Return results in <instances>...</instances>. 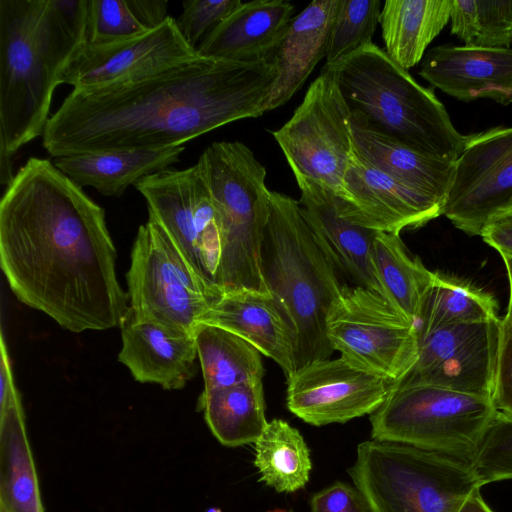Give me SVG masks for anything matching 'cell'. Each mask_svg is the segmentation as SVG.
Returning <instances> with one entry per match:
<instances>
[{
	"instance_id": "obj_1",
	"label": "cell",
	"mask_w": 512,
	"mask_h": 512,
	"mask_svg": "<svg viewBox=\"0 0 512 512\" xmlns=\"http://www.w3.org/2000/svg\"><path fill=\"white\" fill-rule=\"evenodd\" d=\"M104 210L48 159L31 157L0 202V262L17 298L74 333L120 326L129 296Z\"/></svg>"
},
{
	"instance_id": "obj_2",
	"label": "cell",
	"mask_w": 512,
	"mask_h": 512,
	"mask_svg": "<svg viewBox=\"0 0 512 512\" xmlns=\"http://www.w3.org/2000/svg\"><path fill=\"white\" fill-rule=\"evenodd\" d=\"M275 56L253 62L197 58L137 80L73 89L50 117L43 146L53 157L159 149L263 114Z\"/></svg>"
},
{
	"instance_id": "obj_3",
	"label": "cell",
	"mask_w": 512,
	"mask_h": 512,
	"mask_svg": "<svg viewBox=\"0 0 512 512\" xmlns=\"http://www.w3.org/2000/svg\"><path fill=\"white\" fill-rule=\"evenodd\" d=\"M89 0H0V154L42 136L55 88L87 42Z\"/></svg>"
},
{
	"instance_id": "obj_4",
	"label": "cell",
	"mask_w": 512,
	"mask_h": 512,
	"mask_svg": "<svg viewBox=\"0 0 512 512\" xmlns=\"http://www.w3.org/2000/svg\"><path fill=\"white\" fill-rule=\"evenodd\" d=\"M261 272L268 292L296 341V370L335 351L326 320L348 286L310 229L294 198L270 193L261 246Z\"/></svg>"
},
{
	"instance_id": "obj_5",
	"label": "cell",
	"mask_w": 512,
	"mask_h": 512,
	"mask_svg": "<svg viewBox=\"0 0 512 512\" xmlns=\"http://www.w3.org/2000/svg\"><path fill=\"white\" fill-rule=\"evenodd\" d=\"M323 68L365 125L422 154L455 161L466 136L432 89L420 85L373 42Z\"/></svg>"
},
{
	"instance_id": "obj_6",
	"label": "cell",
	"mask_w": 512,
	"mask_h": 512,
	"mask_svg": "<svg viewBox=\"0 0 512 512\" xmlns=\"http://www.w3.org/2000/svg\"><path fill=\"white\" fill-rule=\"evenodd\" d=\"M196 164L210 190L220 233L216 288L220 294L245 289L270 295L261 272L271 193L265 167L238 141L213 142Z\"/></svg>"
},
{
	"instance_id": "obj_7",
	"label": "cell",
	"mask_w": 512,
	"mask_h": 512,
	"mask_svg": "<svg viewBox=\"0 0 512 512\" xmlns=\"http://www.w3.org/2000/svg\"><path fill=\"white\" fill-rule=\"evenodd\" d=\"M348 473L371 512H457L482 488L468 463L386 441L360 443Z\"/></svg>"
},
{
	"instance_id": "obj_8",
	"label": "cell",
	"mask_w": 512,
	"mask_h": 512,
	"mask_svg": "<svg viewBox=\"0 0 512 512\" xmlns=\"http://www.w3.org/2000/svg\"><path fill=\"white\" fill-rule=\"evenodd\" d=\"M496 414L489 397L400 380L370 415L371 436L439 452L471 465Z\"/></svg>"
},
{
	"instance_id": "obj_9",
	"label": "cell",
	"mask_w": 512,
	"mask_h": 512,
	"mask_svg": "<svg viewBox=\"0 0 512 512\" xmlns=\"http://www.w3.org/2000/svg\"><path fill=\"white\" fill-rule=\"evenodd\" d=\"M126 277L134 316L177 331L194 334L216 300L151 217L138 229Z\"/></svg>"
},
{
	"instance_id": "obj_10",
	"label": "cell",
	"mask_w": 512,
	"mask_h": 512,
	"mask_svg": "<svg viewBox=\"0 0 512 512\" xmlns=\"http://www.w3.org/2000/svg\"><path fill=\"white\" fill-rule=\"evenodd\" d=\"M326 326L342 357L395 383L417 360L416 324L369 288L347 286L332 304Z\"/></svg>"
},
{
	"instance_id": "obj_11",
	"label": "cell",
	"mask_w": 512,
	"mask_h": 512,
	"mask_svg": "<svg viewBox=\"0 0 512 512\" xmlns=\"http://www.w3.org/2000/svg\"><path fill=\"white\" fill-rule=\"evenodd\" d=\"M350 121L334 74L322 67L293 116L272 132L295 179L340 191L353 153Z\"/></svg>"
},
{
	"instance_id": "obj_12",
	"label": "cell",
	"mask_w": 512,
	"mask_h": 512,
	"mask_svg": "<svg viewBox=\"0 0 512 512\" xmlns=\"http://www.w3.org/2000/svg\"><path fill=\"white\" fill-rule=\"evenodd\" d=\"M135 188L146 200L149 217L163 228L217 299L220 233L211 193L199 166L162 170L141 179Z\"/></svg>"
},
{
	"instance_id": "obj_13",
	"label": "cell",
	"mask_w": 512,
	"mask_h": 512,
	"mask_svg": "<svg viewBox=\"0 0 512 512\" xmlns=\"http://www.w3.org/2000/svg\"><path fill=\"white\" fill-rule=\"evenodd\" d=\"M512 208V127L466 136L455 160L443 215L459 230L480 236L495 215Z\"/></svg>"
},
{
	"instance_id": "obj_14",
	"label": "cell",
	"mask_w": 512,
	"mask_h": 512,
	"mask_svg": "<svg viewBox=\"0 0 512 512\" xmlns=\"http://www.w3.org/2000/svg\"><path fill=\"white\" fill-rule=\"evenodd\" d=\"M500 336V318L418 334L417 360L401 380L491 398Z\"/></svg>"
},
{
	"instance_id": "obj_15",
	"label": "cell",
	"mask_w": 512,
	"mask_h": 512,
	"mask_svg": "<svg viewBox=\"0 0 512 512\" xmlns=\"http://www.w3.org/2000/svg\"><path fill=\"white\" fill-rule=\"evenodd\" d=\"M394 384L345 357L322 359L287 378L286 405L313 426L345 423L375 412Z\"/></svg>"
},
{
	"instance_id": "obj_16",
	"label": "cell",
	"mask_w": 512,
	"mask_h": 512,
	"mask_svg": "<svg viewBox=\"0 0 512 512\" xmlns=\"http://www.w3.org/2000/svg\"><path fill=\"white\" fill-rule=\"evenodd\" d=\"M199 56L171 16L157 28L105 44L86 42L73 56L61 84L74 89L114 85L137 80L191 61Z\"/></svg>"
},
{
	"instance_id": "obj_17",
	"label": "cell",
	"mask_w": 512,
	"mask_h": 512,
	"mask_svg": "<svg viewBox=\"0 0 512 512\" xmlns=\"http://www.w3.org/2000/svg\"><path fill=\"white\" fill-rule=\"evenodd\" d=\"M335 197L340 214L350 222L391 234L443 215L441 204L375 168L354 149Z\"/></svg>"
},
{
	"instance_id": "obj_18",
	"label": "cell",
	"mask_w": 512,
	"mask_h": 512,
	"mask_svg": "<svg viewBox=\"0 0 512 512\" xmlns=\"http://www.w3.org/2000/svg\"><path fill=\"white\" fill-rule=\"evenodd\" d=\"M419 75L463 102L512 103V48L435 46L425 53Z\"/></svg>"
},
{
	"instance_id": "obj_19",
	"label": "cell",
	"mask_w": 512,
	"mask_h": 512,
	"mask_svg": "<svg viewBox=\"0 0 512 512\" xmlns=\"http://www.w3.org/2000/svg\"><path fill=\"white\" fill-rule=\"evenodd\" d=\"M296 182L301 191L302 213L341 276L355 286L369 288L385 297L372 260L373 242L378 231L344 218L332 191L304 178H296Z\"/></svg>"
},
{
	"instance_id": "obj_20",
	"label": "cell",
	"mask_w": 512,
	"mask_h": 512,
	"mask_svg": "<svg viewBox=\"0 0 512 512\" xmlns=\"http://www.w3.org/2000/svg\"><path fill=\"white\" fill-rule=\"evenodd\" d=\"M120 327L122 348L118 360L136 381L177 390L195 376L198 352L194 334L139 319L130 307Z\"/></svg>"
},
{
	"instance_id": "obj_21",
	"label": "cell",
	"mask_w": 512,
	"mask_h": 512,
	"mask_svg": "<svg viewBox=\"0 0 512 512\" xmlns=\"http://www.w3.org/2000/svg\"><path fill=\"white\" fill-rule=\"evenodd\" d=\"M199 324L217 326L243 338L275 361L286 379L296 371L295 336L271 295L245 289L223 293Z\"/></svg>"
},
{
	"instance_id": "obj_22",
	"label": "cell",
	"mask_w": 512,
	"mask_h": 512,
	"mask_svg": "<svg viewBox=\"0 0 512 512\" xmlns=\"http://www.w3.org/2000/svg\"><path fill=\"white\" fill-rule=\"evenodd\" d=\"M294 6L284 0L242 3L197 47L202 57L253 62L272 57L293 20Z\"/></svg>"
},
{
	"instance_id": "obj_23",
	"label": "cell",
	"mask_w": 512,
	"mask_h": 512,
	"mask_svg": "<svg viewBox=\"0 0 512 512\" xmlns=\"http://www.w3.org/2000/svg\"><path fill=\"white\" fill-rule=\"evenodd\" d=\"M340 0H315L295 16L275 53L276 78L262 112L286 104L325 57Z\"/></svg>"
},
{
	"instance_id": "obj_24",
	"label": "cell",
	"mask_w": 512,
	"mask_h": 512,
	"mask_svg": "<svg viewBox=\"0 0 512 512\" xmlns=\"http://www.w3.org/2000/svg\"><path fill=\"white\" fill-rule=\"evenodd\" d=\"M350 123L353 149L360 157L400 183L432 198L444 209L455 161L417 152L373 130L352 114Z\"/></svg>"
},
{
	"instance_id": "obj_25",
	"label": "cell",
	"mask_w": 512,
	"mask_h": 512,
	"mask_svg": "<svg viewBox=\"0 0 512 512\" xmlns=\"http://www.w3.org/2000/svg\"><path fill=\"white\" fill-rule=\"evenodd\" d=\"M184 145L159 149L93 151L56 158L54 164L78 186L120 197L141 179L179 161Z\"/></svg>"
},
{
	"instance_id": "obj_26",
	"label": "cell",
	"mask_w": 512,
	"mask_h": 512,
	"mask_svg": "<svg viewBox=\"0 0 512 512\" xmlns=\"http://www.w3.org/2000/svg\"><path fill=\"white\" fill-rule=\"evenodd\" d=\"M453 0H386L380 25L385 52L401 68L417 65L450 21Z\"/></svg>"
},
{
	"instance_id": "obj_27",
	"label": "cell",
	"mask_w": 512,
	"mask_h": 512,
	"mask_svg": "<svg viewBox=\"0 0 512 512\" xmlns=\"http://www.w3.org/2000/svg\"><path fill=\"white\" fill-rule=\"evenodd\" d=\"M0 508L45 512L22 404L0 412Z\"/></svg>"
},
{
	"instance_id": "obj_28",
	"label": "cell",
	"mask_w": 512,
	"mask_h": 512,
	"mask_svg": "<svg viewBox=\"0 0 512 512\" xmlns=\"http://www.w3.org/2000/svg\"><path fill=\"white\" fill-rule=\"evenodd\" d=\"M197 410L203 412L214 437L227 447L255 443L268 423L262 381L203 390Z\"/></svg>"
},
{
	"instance_id": "obj_29",
	"label": "cell",
	"mask_w": 512,
	"mask_h": 512,
	"mask_svg": "<svg viewBox=\"0 0 512 512\" xmlns=\"http://www.w3.org/2000/svg\"><path fill=\"white\" fill-rule=\"evenodd\" d=\"M205 391L262 381L261 353L223 328L199 324L194 332Z\"/></svg>"
},
{
	"instance_id": "obj_30",
	"label": "cell",
	"mask_w": 512,
	"mask_h": 512,
	"mask_svg": "<svg viewBox=\"0 0 512 512\" xmlns=\"http://www.w3.org/2000/svg\"><path fill=\"white\" fill-rule=\"evenodd\" d=\"M372 260L387 300L416 324L434 272L409 254L398 234L378 231Z\"/></svg>"
},
{
	"instance_id": "obj_31",
	"label": "cell",
	"mask_w": 512,
	"mask_h": 512,
	"mask_svg": "<svg viewBox=\"0 0 512 512\" xmlns=\"http://www.w3.org/2000/svg\"><path fill=\"white\" fill-rule=\"evenodd\" d=\"M497 311V301L489 292L457 277L434 272L422 300L417 333L498 319Z\"/></svg>"
},
{
	"instance_id": "obj_32",
	"label": "cell",
	"mask_w": 512,
	"mask_h": 512,
	"mask_svg": "<svg viewBox=\"0 0 512 512\" xmlns=\"http://www.w3.org/2000/svg\"><path fill=\"white\" fill-rule=\"evenodd\" d=\"M260 481L279 493L303 489L310 479V450L301 433L282 419L269 421L255 441Z\"/></svg>"
},
{
	"instance_id": "obj_33",
	"label": "cell",
	"mask_w": 512,
	"mask_h": 512,
	"mask_svg": "<svg viewBox=\"0 0 512 512\" xmlns=\"http://www.w3.org/2000/svg\"><path fill=\"white\" fill-rule=\"evenodd\" d=\"M450 31L466 46L511 48L512 0H453Z\"/></svg>"
},
{
	"instance_id": "obj_34",
	"label": "cell",
	"mask_w": 512,
	"mask_h": 512,
	"mask_svg": "<svg viewBox=\"0 0 512 512\" xmlns=\"http://www.w3.org/2000/svg\"><path fill=\"white\" fill-rule=\"evenodd\" d=\"M381 9L380 0H340L325 64L337 63L371 43L380 22Z\"/></svg>"
},
{
	"instance_id": "obj_35",
	"label": "cell",
	"mask_w": 512,
	"mask_h": 512,
	"mask_svg": "<svg viewBox=\"0 0 512 512\" xmlns=\"http://www.w3.org/2000/svg\"><path fill=\"white\" fill-rule=\"evenodd\" d=\"M471 468L481 487L512 480V418L496 414L474 455Z\"/></svg>"
},
{
	"instance_id": "obj_36",
	"label": "cell",
	"mask_w": 512,
	"mask_h": 512,
	"mask_svg": "<svg viewBox=\"0 0 512 512\" xmlns=\"http://www.w3.org/2000/svg\"><path fill=\"white\" fill-rule=\"evenodd\" d=\"M146 30L130 11L126 0H89L87 42L105 44L140 35Z\"/></svg>"
},
{
	"instance_id": "obj_37",
	"label": "cell",
	"mask_w": 512,
	"mask_h": 512,
	"mask_svg": "<svg viewBox=\"0 0 512 512\" xmlns=\"http://www.w3.org/2000/svg\"><path fill=\"white\" fill-rule=\"evenodd\" d=\"M242 2L240 0H187L176 19L177 26L194 48L222 23Z\"/></svg>"
},
{
	"instance_id": "obj_38",
	"label": "cell",
	"mask_w": 512,
	"mask_h": 512,
	"mask_svg": "<svg viewBox=\"0 0 512 512\" xmlns=\"http://www.w3.org/2000/svg\"><path fill=\"white\" fill-rule=\"evenodd\" d=\"M491 400L497 413L512 418V324L502 319Z\"/></svg>"
},
{
	"instance_id": "obj_39",
	"label": "cell",
	"mask_w": 512,
	"mask_h": 512,
	"mask_svg": "<svg viewBox=\"0 0 512 512\" xmlns=\"http://www.w3.org/2000/svg\"><path fill=\"white\" fill-rule=\"evenodd\" d=\"M310 509L311 512H371L362 493L341 481L313 494Z\"/></svg>"
},
{
	"instance_id": "obj_40",
	"label": "cell",
	"mask_w": 512,
	"mask_h": 512,
	"mask_svg": "<svg viewBox=\"0 0 512 512\" xmlns=\"http://www.w3.org/2000/svg\"><path fill=\"white\" fill-rule=\"evenodd\" d=\"M480 236L501 256L512 257V208L492 217L482 228Z\"/></svg>"
},
{
	"instance_id": "obj_41",
	"label": "cell",
	"mask_w": 512,
	"mask_h": 512,
	"mask_svg": "<svg viewBox=\"0 0 512 512\" xmlns=\"http://www.w3.org/2000/svg\"><path fill=\"white\" fill-rule=\"evenodd\" d=\"M126 3L136 20L146 30L157 28L169 16L166 0H126Z\"/></svg>"
},
{
	"instance_id": "obj_42",
	"label": "cell",
	"mask_w": 512,
	"mask_h": 512,
	"mask_svg": "<svg viewBox=\"0 0 512 512\" xmlns=\"http://www.w3.org/2000/svg\"><path fill=\"white\" fill-rule=\"evenodd\" d=\"M22 404L20 395L14 385L11 365L8 357L3 335H1V361H0V412Z\"/></svg>"
},
{
	"instance_id": "obj_43",
	"label": "cell",
	"mask_w": 512,
	"mask_h": 512,
	"mask_svg": "<svg viewBox=\"0 0 512 512\" xmlns=\"http://www.w3.org/2000/svg\"><path fill=\"white\" fill-rule=\"evenodd\" d=\"M480 490L473 491L457 512H494L483 499Z\"/></svg>"
},
{
	"instance_id": "obj_44",
	"label": "cell",
	"mask_w": 512,
	"mask_h": 512,
	"mask_svg": "<svg viewBox=\"0 0 512 512\" xmlns=\"http://www.w3.org/2000/svg\"><path fill=\"white\" fill-rule=\"evenodd\" d=\"M506 272H507V278L509 282V301L507 306V312L505 317L502 319L504 322L511 323L512 324V257L510 256H501Z\"/></svg>"
},
{
	"instance_id": "obj_45",
	"label": "cell",
	"mask_w": 512,
	"mask_h": 512,
	"mask_svg": "<svg viewBox=\"0 0 512 512\" xmlns=\"http://www.w3.org/2000/svg\"><path fill=\"white\" fill-rule=\"evenodd\" d=\"M205 512H222V510L218 507H210Z\"/></svg>"
},
{
	"instance_id": "obj_46",
	"label": "cell",
	"mask_w": 512,
	"mask_h": 512,
	"mask_svg": "<svg viewBox=\"0 0 512 512\" xmlns=\"http://www.w3.org/2000/svg\"><path fill=\"white\" fill-rule=\"evenodd\" d=\"M284 512H294L293 510H287V511H284Z\"/></svg>"
},
{
	"instance_id": "obj_47",
	"label": "cell",
	"mask_w": 512,
	"mask_h": 512,
	"mask_svg": "<svg viewBox=\"0 0 512 512\" xmlns=\"http://www.w3.org/2000/svg\"><path fill=\"white\" fill-rule=\"evenodd\" d=\"M0 512H6V511L0 508Z\"/></svg>"
}]
</instances>
